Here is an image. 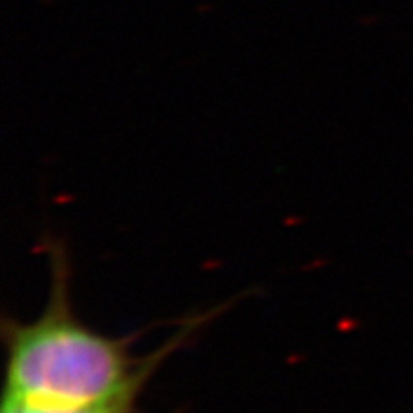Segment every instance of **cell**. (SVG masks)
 Returning a JSON list of instances; mask_svg holds the SVG:
<instances>
[{
  "label": "cell",
  "instance_id": "6da1fadb",
  "mask_svg": "<svg viewBox=\"0 0 413 413\" xmlns=\"http://www.w3.org/2000/svg\"><path fill=\"white\" fill-rule=\"evenodd\" d=\"M48 298L36 318L2 319L4 400L31 408H84L144 390L163 362L209 318L188 319L165 345L134 356V335L115 337L88 325L73 308L71 262L62 239L44 241Z\"/></svg>",
  "mask_w": 413,
  "mask_h": 413
},
{
  "label": "cell",
  "instance_id": "7a4b0ae2",
  "mask_svg": "<svg viewBox=\"0 0 413 413\" xmlns=\"http://www.w3.org/2000/svg\"><path fill=\"white\" fill-rule=\"evenodd\" d=\"M142 392L144 390H130L115 400L96 404V406H84V408H31V406L4 400L2 413H136Z\"/></svg>",
  "mask_w": 413,
  "mask_h": 413
}]
</instances>
